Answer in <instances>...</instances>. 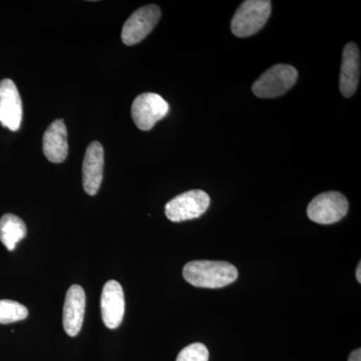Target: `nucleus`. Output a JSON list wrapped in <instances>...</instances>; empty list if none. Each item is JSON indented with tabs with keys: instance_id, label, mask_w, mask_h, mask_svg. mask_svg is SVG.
<instances>
[{
	"instance_id": "nucleus-2",
	"label": "nucleus",
	"mask_w": 361,
	"mask_h": 361,
	"mask_svg": "<svg viewBox=\"0 0 361 361\" xmlns=\"http://www.w3.org/2000/svg\"><path fill=\"white\" fill-rule=\"evenodd\" d=\"M270 14L269 0H247L241 4L233 18L232 32L238 37H251L263 28Z\"/></svg>"
},
{
	"instance_id": "nucleus-15",
	"label": "nucleus",
	"mask_w": 361,
	"mask_h": 361,
	"mask_svg": "<svg viewBox=\"0 0 361 361\" xmlns=\"http://www.w3.org/2000/svg\"><path fill=\"white\" fill-rule=\"evenodd\" d=\"M27 308L13 300H0V324H9L25 319Z\"/></svg>"
},
{
	"instance_id": "nucleus-10",
	"label": "nucleus",
	"mask_w": 361,
	"mask_h": 361,
	"mask_svg": "<svg viewBox=\"0 0 361 361\" xmlns=\"http://www.w3.org/2000/svg\"><path fill=\"white\" fill-rule=\"evenodd\" d=\"M104 154L101 142H92L85 152L82 164V184L85 193L94 196L104 177Z\"/></svg>"
},
{
	"instance_id": "nucleus-18",
	"label": "nucleus",
	"mask_w": 361,
	"mask_h": 361,
	"mask_svg": "<svg viewBox=\"0 0 361 361\" xmlns=\"http://www.w3.org/2000/svg\"><path fill=\"white\" fill-rule=\"evenodd\" d=\"M356 278H357V281L361 283V263L358 264L357 269H356Z\"/></svg>"
},
{
	"instance_id": "nucleus-5",
	"label": "nucleus",
	"mask_w": 361,
	"mask_h": 361,
	"mask_svg": "<svg viewBox=\"0 0 361 361\" xmlns=\"http://www.w3.org/2000/svg\"><path fill=\"white\" fill-rule=\"evenodd\" d=\"M210 205V197L202 190H191L175 197L165 207L166 216L172 222L197 219Z\"/></svg>"
},
{
	"instance_id": "nucleus-12",
	"label": "nucleus",
	"mask_w": 361,
	"mask_h": 361,
	"mask_svg": "<svg viewBox=\"0 0 361 361\" xmlns=\"http://www.w3.org/2000/svg\"><path fill=\"white\" fill-rule=\"evenodd\" d=\"M360 77V52L355 42L344 47L339 90L345 97L355 94Z\"/></svg>"
},
{
	"instance_id": "nucleus-7",
	"label": "nucleus",
	"mask_w": 361,
	"mask_h": 361,
	"mask_svg": "<svg viewBox=\"0 0 361 361\" xmlns=\"http://www.w3.org/2000/svg\"><path fill=\"white\" fill-rule=\"evenodd\" d=\"M161 18L160 7L151 4L135 11L123 26L122 40L126 45H134L148 37Z\"/></svg>"
},
{
	"instance_id": "nucleus-17",
	"label": "nucleus",
	"mask_w": 361,
	"mask_h": 361,
	"mask_svg": "<svg viewBox=\"0 0 361 361\" xmlns=\"http://www.w3.org/2000/svg\"><path fill=\"white\" fill-rule=\"evenodd\" d=\"M348 361H361V349L357 348L349 355Z\"/></svg>"
},
{
	"instance_id": "nucleus-6",
	"label": "nucleus",
	"mask_w": 361,
	"mask_h": 361,
	"mask_svg": "<svg viewBox=\"0 0 361 361\" xmlns=\"http://www.w3.org/2000/svg\"><path fill=\"white\" fill-rule=\"evenodd\" d=\"M169 110L170 106L160 94L144 92L132 104L133 120L140 130H149L168 115Z\"/></svg>"
},
{
	"instance_id": "nucleus-1",
	"label": "nucleus",
	"mask_w": 361,
	"mask_h": 361,
	"mask_svg": "<svg viewBox=\"0 0 361 361\" xmlns=\"http://www.w3.org/2000/svg\"><path fill=\"white\" fill-rule=\"evenodd\" d=\"M183 276L195 287L222 288L236 281L238 270L224 261H192L185 265Z\"/></svg>"
},
{
	"instance_id": "nucleus-3",
	"label": "nucleus",
	"mask_w": 361,
	"mask_h": 361,
	"mask_svg": "<svg viewBox=\"0 0 361 361\" xmlns=\"http://www.w3.org/2000/svg\"><path fill=\"white\" fill-rule=\"evenodd\" d=\"M298 73L288 65H276L265 71L252 85L256 97L274 99L282 96L296 84Z\"/></svg>"
},
{
	"instance_id": "nucleus-16",
	"label": "nucleus",
	"mask_w": 361,
	"mask_h": 361,
	"mask_svg": "<svg viewBox=\"0 0 361 361\" xmlns=\"http://www.w3.org/2000/svg\"><path fill=\"white\" fill-rule=\"evenodd\" d=\"M209 351L204 344H190L189 346L180 350L176 361H208Z\"/></svg>"
},
{
	"instance_id": "nucleus-11",
	"label": "nucleus",
	"mask_w": 361,
	"mask_h": 361,
	"mask_svg": "<svg viewBox=\"0 0 361 361\" xmlns=\"http://www.w3.org/2000/svg\"><path fill=\"white\" fill-rule=\"evenodd\" d=\"M85 310V293L80 285H73L66 292L63 306V329L66 334L77 336L84 323Z\"/></svg>"
},
{
	"instance_id": "nucleus-13",
	"label": "nucleus",
	"mask_w": 361,
	"mask_h": 361,
	"mask_svg": "<svg viewBox=\"0 0 361 361\" xmlns=\"http://www.w3.org/2000/svg\"><path fill=\"white\" fill-rule=\"evenodd\" d=\"M42 149L47 160L63 163L68 154V132L63 120H56L47 128L42 139Z\"/></svg>"
},
{
	"instance_id": "nucleus-8",
	"label": "nucleus",
	"mask_w": 361,
	"mask_h": 361,
	"mask_svg": "<svg viewBox=\"0 0 361 361\" xmlns=\"http://www.w3.org/2000/svg\"><path fill=\"white\" fill-rule=\"evenodd\" d=\"M23 120V103L13 80L6 78L0 82V123L16 132Z\"/></svg>"
},
{
	"instance_id": "nucleus-9",
	"label": "nucleus",
	"mask_w": 361,
	"mask_h": 361,
	"mask_svg": "<svg viewBox=\"0 0 361 361\" xmlns=\"http://www.w3.org/2000/svg\"><path fill=\"white\" fill-rule=\"evenodd\" d=\"M101 310L104 325L110 329H118L125 315V295L118 281L110 280L104 284L101 297Z\"/></svg>"
},
{
	"instance_id": "nucleus-4",
	"label": "nucleus",
	"mask_w": 361,
	"mask_h": 361,
	"mask_svg": "<svg viewBox=\"0 0 361 361\" xmlns=\"http://www.w3.org/2000/svg\"><path fill=\"white\" fill-rule=\"evenodd\" d=\"M348 201L339 192H326L316 196L307 207L308 218L317 224L338 222L348 212Z\"/></svg>"
},
{
	"instance_id": "nucleus-14",
	"label": "nucleus",
	"mask_w": 361,
	"mask_h": 361,
	"mask_svg": "<svg viewBox=\"0 0 361 361\" xmlns=\"http://www.w3.org/2000/svg\"><path fill=\"white\" fill-rule=\"evenodd\" d=\"M26 232L25 222L13 214H6L0 219V241L8 251L16 249L18 242L26 236Z\"/></svg>"
}]
</instances>
